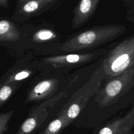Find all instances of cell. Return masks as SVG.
<instances>
[{"label":"cell","instance_id":"6da1fadb","mask_svg":"<svg viewBox=\"0 0 134 134\" xmlns=\"http://www.w3.org/2000/svg\"><path fill=\"white\" fill-rule=\"evenodd\" d=\"M105 79L102 66L98 68L90 79L69 97L61 100L60 110L57 115L64 114L69 125H72L84 108L91 97L99 89L103 80Z\"/></svg>","mask_w":134,"mask_h":134},{"label":"cell","instance_id":"7a4b0ae2","mask_svg":"<svg viewBox=\"0 0 134 134\" xmlns=\"http://www.w3.org/2000/svg\"><path fill=\"white\" fill-rule=\"evenodd\" d=\"M120 31L119 27L114 25L93 27L68 39L60 48L67 52L97 48L113 40Z\"/></svg>","mask_w":134,"mask_h":134},{"label":"cell","instance_id":"3957f363","mask_svg":"<svg viewBox=\"0 0 134 134\" xmlns=\"http://www.w3.org/2000/svg\"><path fill=\"white\" fill-rule=\"evenodd\" d=\"M107 51L106 49H101L86 53L49 56L43 58L42 62L48 66L47 69L52 72V74L63 75L74 68L97 60L106 54Z\"/></svg>","mask_w":134,"mask_h":134},{"label":"cell","instance_id":"277c9868","mask_svg":"<svg viewBox=\"0 0 134 134\" xmlns=\"http://www.w3.org/2000/svg\"><path fill=\"white\" fill-rule=\"evenodd\" d=\"M67 91L66 85L63 91L32 107L16 134H35L49 118L54 107L66 95Z\"/></svg>","mask_w":134,"mask_h":134},{"label":"cell","instance_id":"5b68a950","mask_svg":"<svg viewBox=\"0 0 134 134\" xmlns=\"http://www.w3.org/2000/svg\"><path fill=\"white\" fill-rule=\"evenodd\" d=\"M66 81L63 75L51 74L49 76L34 82L27 91L25 104H39L63 91Z\"/></svg>","mask_w":134,"mask_h":134},{"label":"cell","instance_id":"8992f818","mask_svg":"<svg viewBox=\"0 0 134 134\" xmlns=\"http://www.w3.org/2000/svg\"><path fill=\"white\" fill-rule=\"evenodd\" d=\"M59 0H32L16 6L12 18L20 23L27 20L53 7Z\"/></svg>","mask_w":134,"mask_h":134},{"label":"cell","instance_id":"52a82bcc","mask_svg":"<svg viewBox=\"0 0 134 134\" xmlns=\"http://www.w3.org/2000/svg\"><path fill=\"white\" fill-rule=\"evenodd\" d=\"M134 126V108L125 116L104 121L94 128L92 134H129Z\"/></svg>","mask_w":134,"mask_h":134},{"label":"cell","instance_id":"ba28073f","mask_svg":"<svg viewBox=\"0 0 134 134\" xmlns=\"http://www.w3.org/2000/svg\"><path fill=\"white\" fill-rule=\"evenodd\" d=\"M100 0H79L73 10L71 28L77 29L89 21Z\"/></svg>","mask_w":134,"mask_h":134},{"label":"cell","instance_id":"9c48e42d","mask_svg":"<svg viewBox=\"0 0 134 134\" xmlns=\"http://www.w3.org/2000/svg\"><path fill=\"white\" fill-rule=\"evenodd\" d=\"M35 73L33 69L28 68H16L9 70L1 78L0 85L9 83L23 84L31 77Z\"/></svg>","mask_w":134,"mask_h":134},{"label":"cell","instance_id":"30bf717a","mask_svg":"<svg viewBox=\"0 0 134 134\" xmlns=\"http://www.w3.org/2000/svg\"><path fill=\"white\" fill-rule=\"evenodd\" d=\"M20 38V32L10 20L1 19L0 20V41L14 42Z\"/></svg>","mask_w":134,"mask_h":134},{"label":"cell","instance_id":"8fae6325","mask_svg":"<svg viewBox=\"0 0 134 134\" xmlns=\"http://www.w3.org/2000/svg\"><path fill=\"white\" fill-rule=\"evenodd\" d=\"M69 126L65 115L60 114L55 116L54 119L44 127L39 134H64V130Z\"/></svg>","mask_w":134,"mask_h":134},{"label":"cell","instance_id":"7c38bea8","mask_svg":"<svg viewBox=\"0 0 134 134\" xmlns=\"http://www.w3.org/2000/svg\"><path fill=\"white\" fill-rule=\"evenodd\" d=\"M20 83H9L0 85V107H2L9 98L21 86Z\"/></svg>","mask_w":134,"mask_h":134},{"label":"cell","instance_id":"4fadbf2b","mask_svg":"<svg viewBox=\"0 0 134 134\" xmlns=\"http://www.w3.org/2000/svg\"><path fill=\"white\" fill-rule=\"evenodd\" d=\"M57 37L55 32L50 29H41L33 36V40L37 42H44L54 39Z\"/></svg>","mask_w":134,"mask_h":134},{"label":"cell","instance_id":"5bb4252c","mask_svg":"<svg viewBox=\"0 0 134 134\" xmlns=\"http://www.w3.org/2000/svg\"><path fill=\"white\" fill-rule=\"evenodd\" d=\"M15 110L0 114V134H5L8 129V122L14 114Z\"/></svg>","mask_w":134,"mask_h":134},{"label":"cell","instance_id":"9a60e30c","mask_svg":"<svg viewBox=\"0 0 134 134\" xmlns=\"http://www.w3.org/2000/svg\"><path fill=\"white\" fill-rule=\"evenodd\" d=\"M10 0H0V6L2 8H7L9 6Z\"/></svg>","mask_w":134,"mask_h":134},{"label":"cell","instance_id":"2e32d148","mask_svg":"<svg viewBox=\"0 0 134 134\" xmlns=\"http://www.w3.org/2000/svg\"><path fill=\"white\" fill-rule=\"evenodd\" d=\"M32 0H17L16 1V6H19L20 5H21L28 1H30Z\"/></svg>","mask_w":134,"mask_h":134}]
</instances>
